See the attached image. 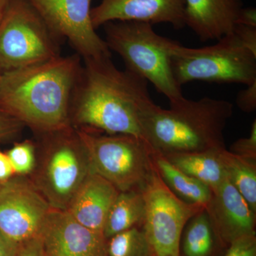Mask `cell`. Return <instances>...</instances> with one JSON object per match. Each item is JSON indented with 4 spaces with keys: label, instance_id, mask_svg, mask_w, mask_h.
I'll return each instance as SVG.
<instances>
[{
    "label": "cell",
    "instance_id": "1",
    "mask_svg": "<svg viewBox=\"0 0 256 256\" xmlns=\"http://www.w3.org/2000/svg\"><path fill=\"white\" fill-rule=\"evenodd\" d=\"M82 60L70 102L72 126L144 140L141 116L154 102L148 82L126 69L120 70L111 56Z\"/></svg>",
    "mask_w": 256,
    "mask_h": 256
},
{
    "label": "cell",
    "instance_id": "2",
    "mask_svg": "<svg viewBox=\"0 0 256 256\" xmlns=\"http://www.w3.org/2000/svg\"><path fill=\"white\" fill-rule=\"evenodd\" d=\"M77 54L1 74L0 110L46 134L72 126L70 106L80 67Z\"/></svg>",
    "mask_w": 256,
    "mask_h": 256
},
{
    "label": "cell",
    "instance_id": "3",
    "mask_svg": "<svg viewBox=\"0 0 256 256\" xmlns=\"http://www.w3.org/2000/svg\"><path fill=\"white\" fill-rule=\"evenodd\" d=\"M170 105L164 109L153 102L141 116L143 136L154 151L166 154L226 148L224 130L233 114L232 102L183 96Z\"/></svg>",
    "mask_w": 256,
    "mask_h": 256
},
{
    "label": "cell",
    "instance_id": "4",
    "mask_svg": "<svg viewBox=\"0 0 256 256\" xmlns=\"http://www.w3.org/2000/svg\"><path fill=\"white\" fill-rule=\"evenodd\" d=\"M104 28L106 44L122 58L126 70L151 82L170 102L183 97L172 67L178 42L158 34L152 24L142 22H110Z\"/></svg>",
    "mask_w": 256,
    "mask_h": 256
},
{
    "label": "cell",
    "instance_id": "5",
    "mask_svg": "<svg viewBox=\"0 0 256 256\" xmlns=\"http://www.w3.org/2000/svg\"><path fill=\"white\" fill-rule=\"evenodd\" d=\"M40 137L38 160L30 180L52 208L67 210L92 172L86 148L72 126Z\"/></svg>",
    "mask_w": 256,
    "mask_h": 256
},
{
    "label": "cell",
    "instance_id": "6",
    "mask_svg": "<svg viewBox=\"0 0 256 256\" xmlns=\"http://www.w3.org/2000/svg\"><path fill=\"white\" fill-rule=\"evenodd\" d=\"M172 67L181 87L192 82L246 86L256 82V54L234 31L210 46L188 48L180 43L172 56Z\"/></svg>",
    "mask_w": 256,
    "mask_h": 256
},
{
    "label": "cell",
    "instance_id": "7",
    "mask_svg": "<svg viewBox=\"0 0 256 256\" xmlns=\"http://www.w3.org/2000/svg\"><path fill=\"white\" fill-rule=\"evenodd\" d=\"M75 128L86 148L92 172L120 192L142 190L154 170V150L149 143L129 134H102Z\"/></svg>",
    "mask_w": 256,
    "mask_h": 256
},
{
    "label": "cell",
    "instance_id": "8",
    "mask_svg": "<svg viewBox=\"0 0 256 256\" xmlns=\"http://www.w3.org/2000/svg\"><path fill=\"white\" fill-rule=\"evenodd\" d=\"M60 40L28 0H9L0 22V74L58 56Z\"/></svg>",
    "mask_w": 256,
    "mask_h": 256
},
{
    "label": "cell",
    "instance_id": "9",
    "mask_svg": "<svg viewBox=\"0 0 256 256\" xmlns=\"http://www.w3.org/2000/svg\"><path fill=\"white\" fill-rule=\"evenodd\" d=\"M141 191L146 203L142 229L154 256H180V240L185 226L204 207L176 196L156 168Z\"/></svg>",
    "mask_w": 256,
    "mask_h": 256
},
{
    "label": "cell",
    "instance_id": "10",
    "mask_svg": "<svg viewBox=\"0 0 256 256\" xmlns=\"http://www.w3.org/2000/svg\"><path fill=\"white\" fill-rule=\"evenodd\" d=\"M50 31L66 40L80 58L111 56L105 40L92 26V0H28Z\"/></svg>",
    "mask_w": 256,
    "mask_h": 256
},
{
    "label": "cell",
    "instance_id": "11",
    "mask_svg": "<svg viewBox=\"0 0 256 256\" xmlns=\"http://www.w3.org/2000/svg\"><path fill=\"white\" fill-rule=\"evenodd\" d=\"M50 207L24 176H14L0 188V233L18 245L38 238Z\"/></svg>",
    "mask_w": 256,
    "mask_h": 256
},
{
    "label": "cell",
    "instance_id": "12",
    "mask_svg": "<svg viewBox=\"0 0 256 256\" xmlns=\"http://www.w3.org/2000/svg\"><path fill=\"white\" fill-rule=\"evenodd\" d=\"M40 238L44 256H108L104 233L82 225L67 210L50 208Z\"/></svg>",
    "mask_w": 256,
    "mask_h": 256
},
{
    "label": "cell",
    "instance_id": "13",
    "mask_svg": "<svg viewBox=\"0 0 256 256\" xmlns=\"http://www.w3.org/2000/svg\"><path fill=\"white\" fill-rule=\"evenodd\" d=\"M185 0H100L90 11L92 26L97 30L114 21L170 24L184 28Z\"/></svg>",
    "mask_w": 256,
    "mask_h": 256
},
{
    "label": "cell",
    "instance_id": "14",
    "mask_svg": "<svg viewBox=\"0 0 256 256\" xmlns=\"http://www.w3.org/2000/svg\"><path fill=\"white\" fill-rule=\"evenodd\" d=\"M206 213L216 234L224 242H233L256 234V213L228 178L212 192Z\"/></svg>",
    "mask_w": 256,
    "mask_h": 256
},
{
    "label": "cell",
    "instance_id": "15",
    "mask_svg": "<svg viewBox=\"0 0 256 256\" xmlns=\"http://www.w3.org/2000/svg\"><path fill=\"white\" fill-rule=\"evenodd\" d=\"M242 0H185L184 23L202 42L218 40L233 31Z\"/></svg>",
    "mask_w": 256,
    "mask_h": 256
},
{
    "label": "cell",
    "instance_id": "16",
    "mask_svg": "<svg viewBox=\"0 0 256 256\" xmlns=\"http://www.w3.org/2000/svg\"><path fill=\"white\" fill-rule=\"evenodd\" d=\"M119 193L110 182L90 173L74 195L67 210L82 225L102 232L109 210Z\"/></svg>",
    "mask_w": 256,
    "mask_h": 256
},
{
    "label": "cell",
    "instance_id": "17",
    "mask_svg": "<svg viewBox=\"0 0 256 256\" xmlns=\"http://www.w3.org/2000/svg\"><path fill=\"white\" fill-rule=\"evenodd\" d=\"M220 150L170 153L164 156L178 170L204 184L213 192L227 178L220 159Z\"/></svg>",
    "mask_w": 256,
    "mask_h": 256
},
{
    "label": "cell",
    "instance_id": "18",
    "mask_svg": "<svg viewBox=\"0 0 256 256\" xmlns=\"http://www.w3.org/2000/svg\"><path fill=\"white\" fill-rule=\"evenodd\" d=\"M152 160L160 178L176 196L188 203L206 206L212 195L208 186L178 170L162 153L153 151Z\"/></svg>",
    "mask_w": 256,
    "mask_h": 256
},
{
    "label": "cell",
    "instance_id": "19",
    "mask_svg": "<svg viewBox=\"0 0 256 256\" xmlns=\"http://www.w3.org/2000/svg\"><path fill=\"white\" fill-rule=\"evenodd\" d=\"M144 213L146 203L141 190L120 192L106 218L102 232L106 238L142 225Z\"/></svg>",
    "mask_w": 256,
    "mask_h": 256
},
{
    "label": "cell",
    "instance_id": "20",
    "mask_svg": "<svg viewBox=\"0 0 256 256\" xmlns=\"http://www.w3.org/2000/svg\"><path fill=\"white\" fill-rule=\"evenodd\" d=\"M220 156L228 181L256 213V160L237 156L227 148L220 152Z\"/></svg>",
    "mask_w": 256,
    "mask_h": 256
},
{
    "label": "cell",
    "instance_id": "21",
    "mask_svg": "<svg viewBox=\"0 0 256 256\" xmlns=\"http://www.w3.org/2000/svg\"><path fill=\"white\" fill-rule=\"evenodd\" d=\"M183 242L186 256H210L214 248L213 227L206 210H203L188 222Z\"/></svg>",
    "mask_w": 256,
    "mask_h": 256
},
{
    "label": "cell",
    "instance_id": "22",
    "mask_svg": "<svg viewBox=\"0 0 256 256\" xmlns=\"http://www.w3.org/2000/svg\"><path fill=\"white\" fill-rule=\"evenodd\" d=\"M108 256H154L143 229L133 227L107 239Z\"/></svg>",
    "mask_w": 256,
    "mask_h": 256
},
{
    "label": "cell",
    "instance_id": "23",
    "mask_svg": "<svg viewBox=\"0 0 256 256\" xmlns=\"http://www.w3.org/2000/svg\"><path fill=\"white\" fill-rule=\"evenodd\" d=\"M6 154L15 174L25 176L33 173L36 164V146L32 141L16 143Z\"/></svg>",
    "mask_w": 256,
    "mask_h": 256
},
{
    "label": "cell",
    "instance_id": "24",
    "mask_svg": "<svg viewBox=\"0 0 256 256\" xmlns=\"http://www.w3.org/2000/svg\"><path fill=\"white\" fill-rule=\"evenodd\" d=\"M228 150L242 158L256 160V120L252 124L248 137L237 140Z\"/></svg>",
    "mask_w": 256,
    "mask_h": 256
},
{
    "label": "cell",
    "instance_id": "25",
    "mask_svg": "<svg viewBox=\"0 0 256 256\" xmlns=\"http://www.w3.org/2000/svg\"><path fill=\"white\" fill-rule=\"evenodd\" d=\"M224 256H256V234L236 239Z\"/></svg>",
    "mask_w": 256,
    "mask_h": 256
},
{
    "label": "cell",
    "instance_id": "26",
    "mask_svg": "<svg viewBox=\"0 0 256 256\" xmlns=\"http://www.w3.org/2000/svg\"><path fill=\"white\" fill-rule=\"evenodd\" d=\"M236 104L240 110L246 114L256 110V82L238 92Z\"/></svg>",
    "mask_w": 256,
    "mask_h": 256
},
{
    "label": "cell",
    "instance_id": "27",
    "mask_svg": "<svg viewBox=\"0 0 256 256\" xmlns=\"http://www.w3.org/2000/svg\"><path fill=\"white\" fill-rule=\"evenodd\" d=\"M24 127L18 120L0 110V141L14 137Z\"/></svg>",
    "mask_w": 256,
    "mask_h": 256
},
{
    "label": "cell",
    "instance_id": "28",
    "mask_svg": "<svg viewBox=\"0 0 256 256\" xmlns=\"http://www.w3.org/2000/svg\"><path fill=\"white\" fill-rule=\"evenodd\" d=\"M233 31L249 50L256 54V28L236 24Z\"/></svg>",
    "mask_w": 256,
    "mask_h": 256
},
{
    "label": "cell",
    "instance_id": "29",
    "mask_svg": "<svg viewBox=\"0 0 256 256\" xmlns=\"http://www.w3.org/2000/svg\"><path fill=\"white\" fill-rule=\"evenodd\" d=\"M16 256H43L40 237L22 244Z\"/></svg>",
    "mask_w": 256,
    "mask_h": 256
},
{
    "label": "cell",
    "instance_id": "30",
    "mask_svg": "<svg viewBox=\"0 0 256 256\" xmlns=\"http://www.w3.org/2000/svg\"><path fill=\"white\" fill-rule=\"evenodd\" d=\"M15 174L8 154L0 152V184H4L14 178Z\"/></svg>",
    "mask_w": 256,
    "mask_h": 256
},
{
    "label": "cell",
    "instance_id": "31",
    "mask_svg": "<svg viewBox=\"0 0 256 256\" xmlns=\"http://www.w3.org/2000/svg\"><path fill=\"white\" fill-rule=\"evenodd\" d=\"M236 24L256 28V9L255 8H242L237 18Z\"/></svg>",
    "mask_w": 256,
    "mask_h": 256
},
{
    "label": "cell",
    "instance_id": "32",
    "mask_svg": "<svg viewBox=\"0 0 256 256\" xmlns=\"http://www.w3.org/2000/svg\"><path fill=\"white\" fill-rule=\"evenodd\" d=\"M20 246L0 233V256H16Z\"/></svg>",
    "mask_w": 256,
    "mask_h": 256
},
{
    "label": "cell",
    "instance_id": "33",
    "mask_svg": "<svg viewBox=\"0 0 256 256\" xmlns=\"http://www.w3.org/2000/svg\"><path fill=\"white\" fill-rule=\"evenodd\" d=\"M8 3H9V0H0V22H1L3 16H4Z\"/></svg>",
    "mask_w": 256,
    "mask_h": 256
},
{
    "label": "cell",
    "instance_id": "34",
    "mask_svg": "<svg viewBox=\"0 0 256 256\" xmlns=\"http://www.w3.org/2000/svg\"><path fill=\"white\" fill-rule=\"evenodd\" d=\"M2 185V184H0V188H1Z\"/></svg>",
    "mask_w": 256,
    "mask_h": 256
},
{
    "label": "cell",
    "instance_id": "35",
    "mask_svg": "<svg viewBox=\"0 0 256 256\" xmlns=\"http://www.w3.org/2000/svg\"><path fill=\"white\" fill-rule=\"evenodd\" d=\"M0 78H1V74H0Z\"/></svg>",
    "mask_w": 256,
    "mask_h": 256
},
{
    "label": "cell",
    "instance_id": "36",
    "mask_svg": "<svg viewBox=\"0 0 256 256\" xmlns=\"http://www.w3.org/2000/svg\"><path fill=\"white\" fill-rule=\"evenodd\" d=\"M43 256H44V255H43Z\"/></svg>",
    "mask_w": 256,
    "mask_h": 256
}]
</instances>
